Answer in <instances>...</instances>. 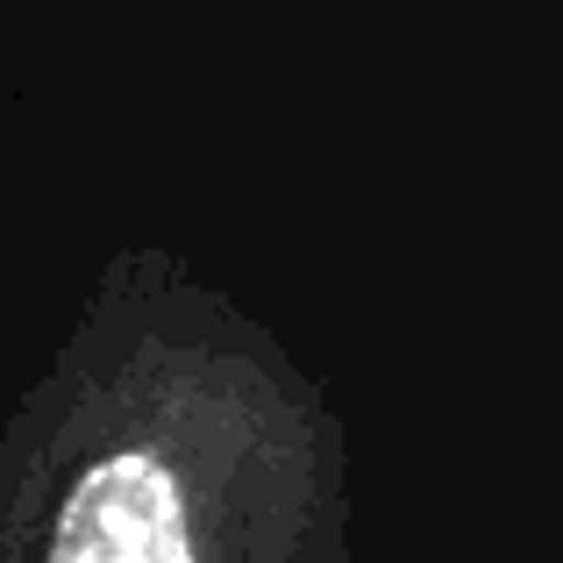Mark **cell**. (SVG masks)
I'll return each instance as SVG.
<instances>
[{"instance_id":"6da1fadb","label":"cell","mask_w":563,"mask_h":563,"mask_svg":"<svg viewBox=\"0 0 563 563\" xmlns=\"http://www.w3.org/2000/svg\"><path fill=\"white\" fill-rule=\"evenodd\" d=\"M329 385L172 243L93 264L0 421V563H350Z\"/></svg>"}]
</instances>
